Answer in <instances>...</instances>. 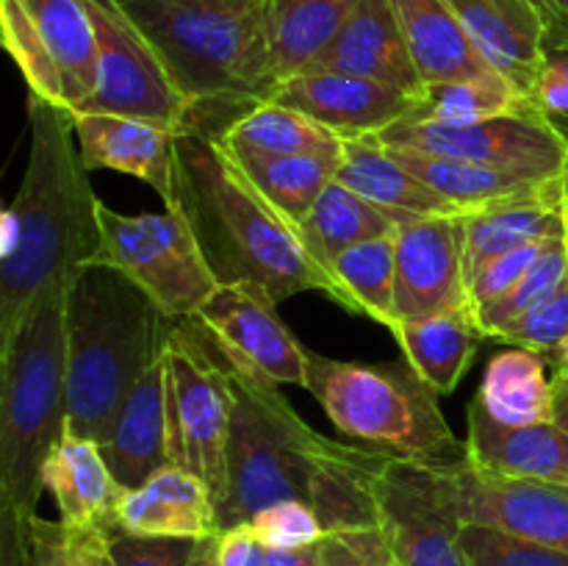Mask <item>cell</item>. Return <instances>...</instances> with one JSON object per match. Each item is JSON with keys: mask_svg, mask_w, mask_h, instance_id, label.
I'll return each mask as SVG.
<instances>
[{"mask_svg": "<svg viewBox=\"0 0 568 566\" xmlns=\"http://www.w3.org/2000/svg\"><path fill=\"white\" fill-rule=\"evenodd\" d=\"M98 211L72 114L28 94V164L0 220V350L44 294L98 259Z\"/></svg>", "mask_w": 568, "mask_h": 566, "instance_id": "cell-1", "label": "cell"}, {"mask_svg": "<svg viewBox=\"0 0 568 566\" xmlns=\"http://www.w3.org/2000/svg\"><path fill=\"white\" fill-rule=\"evenodd\" d=\"M170 209L189 222L220 286L255 289L275 305L322 292L349 311L347 294L311 259L297 228L255 192L214 139L192 131L178 137Z\"/></svg>", "mask_w": 568, "mask_h": 566, "instance_id": "cell-2", "label": "cell"}, {"mask_svg": "<svg viewBox=\"0 0 568 566\" xmlns=\"http://www.w3.org/2000/svg\"><path fill=\"white\" fill-rule=\"evenodd\" d=\"M186 103L183 131L220 139L277 89L264 0H114Z\"/></svg>", "mask_w": 568, "mask_h": 566, "instance_id": "cell-3", "label": "cell"}, {"mask_svg": "<svg viewBox=\"0 0 568 566\" xmlns=\"http://www.w3.org/2000/svg\"><path fill=\"white\" fill-rule=\"evenodd\" d=\"M181 320L125 272L89 261L64 281L67 433L103 444L139 377L164 355Z\"/></svg>", "mask_w": 568, "mask_h": 566, "instance_id": "cell-4", "label": "cell"}, {"mask_svg": "<svg viewBox=\"0 0 568 566\" xmlns=\"http://www.w3.org/2000/svg\"><path fill=\"white\" fill-rule=\"evenodd\" d=\"M67 433L64 283L0 350V566H31L42 472Z\"/></svg>", "mask_w": 568, "mask_h": 566, "instance_id": "cell-5", "label": "cell"}, {"mask_svg": "<svg viewBox=\"0 0 568 566\" xmlns=\"http://www.w3.org/2000/svg\"><path fill=\"white\" fill-rule=\"evenodd\" d=\"M308 388L344 436L364 447L430 466L466 458V444L438 408V394L410 364L338 361L308 350Z\"/></svg>", "mask_w": 568, "mask_h": 566, "instance_id": "cell-6", "label": "cell"}, {"mask_svg": "<svg viewBox=\"0 0 568 566\" xmlns=\"http://www.w3.org/2000/svg\"><path fill=\"white\" fill-rule=\"evenodd\" d=\"M233 414L227 436L225 494L216 505L220 530L244 525L281 499L308 503L311 475L327 438L305 425L277 388L233 366Z\"/></svg>", "mask_w": 568, "mask_h": 566, "instance_id": "cell-7", "label": "cell"}, {"mask_svg": "<svg viewBox=\"0 0 568 566\" xmlns=\"http://www.w3.org/2000/svg\"><path fill=\"white\" fill-rule=\"evenodd\" d=\"M194 320H181L164 350L170 464L194 472L220 505L227 477L233 388L225 358Z\"/></svg>", "mask_w": 568, "mask_h": 566, "instance_id": "cell-8", "label": "cell"}, {"mask_svg": "<svg viewBox=\"0 0 568 566\" xmlns=\"http://www.w3.org/2000/svg\"><path fill=\"white\" fill-rule=\"evenodd\" d=\"M100 253L94 261L125 272L166 316L192 320L220 289L181 211L120 214L100 203Z\"/></svg>", "mask_w": 568, "mask_h": 566, "instance_id": "cell-9", "label": "cell"}, {"mask_svg": "<svg viewBox=\"0 0 568 566\" xmlns=\"http://www.w3.org/2000/svg\"><path fill=\"white\" fill-rule=\"evenodd\" d=\"M375 139L386 148L449 155L541 181L564 178L568 166V142L532 109L460 125L403 120Z\"/></svg>", "mask_w": 568, "mask_h": 566, "instance_id": "cell-10", "label": "cell"}, {"mask_svg": "<svg viewBox=\"0 0 568 566\" xmlns=\"http://www.w3.org/2000/svg\"><path fill=\"white\" fill-rule=\"evenodd\" d=\"M444 503L464 525L494 527L568 553V488L499 475L469 458L433 466Z\"/></svg>", "mask_w": 568, "mask_h": 566, "instance_id": "cell-11", "label": "cell"}, {"mask_svg": "<svg viewBox=\"0 0 568 566\" xmlns=\"http://www.w3.org/2000/svg\"><path fill=\"white\" fill-rule=\"evenodd\" d=\"M192 320L242 375L266 386H308V350L255 289L220 286Z\"/></svg>", "mask_w": 568, "mask_h": 566, "instance_id": "cell-12", "label": "cell"}, {"mask_svg": "<svg viewBox=\"0 0 568 566\" xmlns=\"http://www.w3.org/2000/svg\"><path fill=\"white\" fill-rule=\"evenodd\" d=\"M98 37V87L75 111L128 114L181 128L186 103L166 78L150 44L114 0H83Z\"/></svg>", "mask_w": 568, "mask_h": 566, "instance_id": "cell-13", "label": "cell"}, {"mask_svg": "<svg viewBox=\"0 0 568 566\" xmlns=\"http://www.w3.org/2000/svg\"><path fill=\"white\" fill-rule=\"evenodd\" d=\"M375 499L394 566H466L460 522L444 503L430 464L388 455L377 472Z\"/></svg>", "mask_w": 568, "mask_h": 566, "instance_id": "cell-14", "label": "cell"}, {"mask_svg": "<svg viewBox=\"0 0 568 566\" xmlns=\"http://www.w3.org/2000/svg\"><path fill=\"white\" fill-rule=\"evenodd\" d=\"M397 320H427L471 305L464 214L427 216L397 228Z\"/></svg>", "mask_w": 568, "mask_h": 566, "instance_id": "cell-15", "label": "cell"}, {"mask_svg": "<svg viewBox=\"0 0 568 566\" xmlns=\"http://www.w3.org/2000/svg\"><path fill=\"white\" fill-rule=\"evenodd\" d=\"M270 100L303 111L342 139L381 137L416 109V94L344 72H300L277 83Z\"/></svg>", "mask_w": 568, "mask_h": 566, "instance_id": "cell-16", "label": "cell"}, {"mask_svg": "<svg viewBox=\"0 0 568 566\" xmlns=\"http://www.w3.org/2000/svg\"><path fill=\"white\" fill-rule=\"evenodd\" d=\"M75 125L78 153L83 166L114 170L153 186L172 205V175H175V142L181 128L170 122L144 120L128 114H94V111H70Z\"/></svg>", "mask_w": 568, "mask_h": 566, "instance_id": "cell-17", "label": "cell"}, {"mask_svg": "<svg viewBox=\"0 0 568 566\" xmlns=\"http://www.w3.org/2000/svg\"><path fill=\"white\" fill-rule=\"evenodd\" d=\"M305 72H344L388 83L408 94L425 89L392 0H361L338 37Z\"/></svg>", "mask_w": 568, "mask_h": 566, "instance_id": "cell-18", "label": "cell"}, {"mask_svg": "<svg viewBox=\"0 0 568 566\" xmlns=\"http://www.w3.org/2000/svg\"><path fill=\"white\" fill-rule=\"evenodd\" d=\"M486 64L530 100L547 50V22L530 0H447Z\"/></svg>", "mask_w": 568, "mask_h": 566, "instance_id": "cell-19", "label": "cell"}, {"mask_svg": "<svg viewBox=\"0 0 568 566\" xmlns=\"http://www.w3.org/2000/svg\"><path fill=\"white\" fill-rule=\"evenodd\" d=\"M114 533L148 538H211L220 533L216 499L194 472L164 466L136 488H122L116 499Z\"/></svg>", "mask_w": 568, "mask_h": 566, "instance_id": "cell-20", "label": "cell"}, {"mask_svg": "<svg viewBox=\"0 0 568 566\" xmlns=\"http://www.w3.org/2000/svg\"><path fill=\"white\" fill-rule=\"evenodd\" d=\"M100 449L122 488L142 486L148 477L170 466L164 355L131 388Z\"/></svg>", "mask_w": 568, "mask_h": 566, "instance_id": "cell-21", "label": "cell"}, {"mask_svg": "<svg viewBox=\"0 0 568 566\" xmlns=\"http://www.w3.org/2000/svg\"><path fill=\"white\" fill-rule=\"evenodd\" d=\"M386 148V144H383ZM388 153L414 172L419 181L436 189L442 198L458 205L464 214L483 209H497L510 203H564V178L541 181V178L514 175L494 166L471 164V161L449 159V155L416 153V150L388 148Z\"/></svg>", "mask_w": 568, "mask_h": 566, "instance_id": "cell-22", "label": "cell"}, {"mask_svg": "<svg viewBox=\"0 0 568 566\" xmlns=\"http://www.w3.org/2000/svg\"><path fill=\"white\" fill-rule=\"evenodd\" d=\"M336 181L377 205L397 228L427 220V216L464 214L458 205L449 203L436 189L405 170L375 137L344 139V155L342 164L336 166Z\"/></svg>", "mask_w": 568, "mask_h": 566, "instance_id": "cell-23", "label": "cell"}, {"mask_svg": "<svg viewBox=\"0 0 568 566\" xmlns=\"http://www.w3.org/2000/svg\"><path fill=\"white\" fill-rule=\"evenodd\" d=\"M466 458L483 469L568 488V436L555 422L510 427L471 400Z\"/></svg>", "mask_w": 568, "mask_h": 566, "instance_id": "cell-24", "label": "cell"}, {"mask_svg": "<svg viewBox=\"0 0 568 566\" xmlns=\"http://www.w3.org/2000/svg\"><path fill=\"white\" fill-rule=\"evenodd\" d=\"M42 483L64 525L116 530L114 514L122 486L111 475L98 442L64 433L44 464Z\"/></svg>", "mask_w": 568, "mask_h": 566, "instance_id": "cell-25", "label": "cell"}, {"mask_svg": "<svg viewBox=\"0 0 568 566\" xmlns=\"http://www.w3.org/2000/svg\"><path fill=\"white\" fill-rule=\"evenodd\" d=\"M419 78L427 83L499 78L477 53L447 0H392Z\"/></svg>", "mask_w": 568, "mask_h": 566, "instance_id": "cell-26", "label": "cell"}, {"mask_svg": "<svg viewBox=\"0 0 568 566\" xmlns=\"http://www.w3.org/2000/svg\"><path fill=\"white\" fill-rule=\"evenodd\" d=\"M392 333L416 375L444 397L458 388L460 377L466 375L477 347L486 338L471 305L427 316V320L399 322Z\"/></svg>", "mask_w": 568, "mask_h": 566, "instance_id": "cell-27", "label": "cell"}, {"mask_svg": "<svg viewBox=\"0 0 568 566\" xmlns=\"http://www.w3.org/2000/svg\"><path fill=\"white\" fill-rule=\"evenodd\" d=\"M361 0H264L266 42L277 83L300 75L338 37Z\"/></svg>", "mask_w": 568, "mask_h": 566, "instance_id": "cell-28", "label": "cell"}, {"mask_svg": "<svg viewBox=\"0 0 568 566\" xmlns=\"http://www.w3.org/2000/svg\"><path fill=\"white\" fill-rule=\"evenodd\" d=\"M475 403L510 427L552 422L555 386L547 375L544 353L510 347L494 355L483 372Z\"/></svg>", "mask_w": 568, "mask_h": 566, "instance_id": "cell-29", "label": "cell"}, {"mask_svg": "<svg viewBox=\"0 0 568 566\" xmlns=\"http://www.w3.org/2000/svg\"><path fill=\"white\" fill-rule=\"evenodd\" d=\"M216 142L222 148L258 150V153L314 155V159L331 161L333 166L342 164L344 155L342 137L311 120L303 111L275 103V100H261L253 109L244 111L222 131Z\"/></svg>", "mask_w": 568, "mask_h": 566, "instance_id": "cell-30", "label": "cell"}, {"mask_svg": "<svg viewBox=\"0 0 568 566\" xmlns=\"http://www.w3.org/2000/svg\"><path fill=\"white\" fill-rule=\"evenodd\" d=\"M466 228V281L516 247L532 242L568 239V220L564 203H510L497 209L464 214Z\"/></svg>", "mask_w": 568, "mask_h": 566, "instance_id": "cell-31", "label": "cell"}, {"mask_svg": "<svg viewBox=\"0 0 568 566\" xmlns=\"http://www.w3.org/2000/svg\"><path fill=\"white\" fill-rule=\"evenodd\" d=\"M64 78L67 111L92 98L98 87V37L83 0H22Z\"/></svg>", "mask_w": 568, "mask_h": 566, "instance_id": "cell-32", "label": "cell"}, {"mask_svg": "<svg viewBox=\"0 0 568 566\" xmlns=\"http://www.w3.org/2000/svg\"><path fill=\"white\" fill-rule=\"evenodd\" d=\"M397 231L392 220L383 214L377 205L355 194L353 189L344 186L342 181L333 178L314 203L311 214L305 216L303 225L297 228L300 239H303L305 250L311 259L333 277V261L344 253V250L355 247V244L366 242V239L392 236ZM336 281V277H333ZM344 292V289H342Z\"/></svg>", "mask_w": 568, "mask_h": 566, "instance_id": "cell-33", "label": "cell"}, {"mask_svg": "<svg viewBox=\"0 0 568 566\" xmlns=\"http://www.w3.org/2000/svg\"><path fill=\"white\" fill-rule=\"evenodd\" d=\"M222 150L231 155L239 172L253 183L255 192L294 228L303 225L320 194L336 178V166L331 161L314 159V155L258 153V150L239 148Z\"/></svg>", "mask_w": 568, "mask_h": 566, "instance_id": "cell-34", "label": "cell"}, {"mask_svg": "<svg viewBox=\"0 0 568 566\" xmlns=\"http://www.w3.org/2000/svg\"><path fill=\"white\" fill-rule=\"evenodd\" d=\"M394 233L392 236L366 239V242L344 250L333 261V277H336V283L347 294L349 311L381 322L388 331L399 325Z\"/></svg>", "mask_w": 568, "mask_h": 566, "instance_id": "cell-35", "label": "cell"}, {"mask_svg": "<svg viewBox=\"0 0 568 566\" xmlns=\"http://www.w3.org/2000/svg\"><path fill=\"white\" fill-rule=\"evenodd\" d=\"M530 109L521 94H516L503 78H477V81H449L427 83L416 94V109L408 122H460L488 120V117L514 114Z\"/></svg>", "mask_w": 568, "mask_h": 566, "instance_id": "cell-36", "label": "cell"}, {"mask_svg": "<svg viewBox=\"0 0 568 566\" xmlns=\"http://www.w3.org/2000/svg\"><path fill=\"white\" fill-rule=\"evenodd\" d=\"M0 33L6 53L14 59L17 70L26 78L28 94L67 109L64 78L22 0H0Z\"/></svg>", "mask_w": 568, "mask_h": 566, "instance_id": "cell-37", "label": "cell"}, {"mask_svg": "<svg viewBox=\"0 0 568 566\" xmlns=\"http://www.w3.org/2000/svg\"><path fill=\"white\" fill-rule=\"evenodd\" d=\"M568 277V239H555L547 253L536 261L530 272L516 283L503 297L491 300L486 305H477L475 320L480 325L483 336L494 338L508 322L521 316L525 311L536 309L541 300H547L555 289Z\"/></svg>", "mask_w": 568, "mask_h": 566, "instance_id": "cell-38", "label": "cell"}, {"mask_svg": "<svg viewBox=\"0 0 568 566\" xmlns=\"http://www.w3.org/2000/svg\"><path fill=\"white\" fill-rule=\"evenodd\" d=\"M31 566H116L111 533L33 516Z\"/></svg>", "mask_w": 568, "mask_h": 566, "instance_id": "cell-39", "label": "cell"}, {"mask_svg": "<svg viewBox=\"0 0 568 566\" xmlns=\"http://www.w3.org/2000/svg\"><path fill=\"white\" fill-rule=\"evenodd\" d=\"M460 549L466 566H568L566 549L480 525L460 527Z\"/></svg>", "mask_w": 568, "mask_h": 566, "instance_id": "cell-40", "label": "cell"}, {"mask_svg": "<svg viewBox=\"0 0 568 566\" xmlns=\"http://www.w3.org/2000/svg\"><path fill=\"white\" fill-rule=\"evenodd\" d=\"M568 336V277L536 309L525 311L494 336V342L510 347H527L536 353L555 355Z\"/></svg>", "mask_w": 568, "mask_h": 566, "instance_id": "cell-41", "label": "cell"}, {"mask_svg": "<svg viewBox=\"0 0 568 566\" xmlns=\"http://www.w3.org/2000/svg\"><path fill=\"white\" fill-rule=\"evenodd\" d=\"M250 527L266 549H297L320 544L325 538L320 514L305 499H281V503L266 505L250 519Z\"/></svg>", "mask_w": 568, "mask_h": 566, "instance_id": "cell-42", "label": "cell"}, {"mask_svg": "<svg viewBox=\"0 0 568 566\" xmlns=\"http://www.w3.org/2000/svg\"><path fill=\"white\" fill-rule=\"evenodd\" d=\"M527 103L568 142V39L547 44L544 67Z\"/></svg>", "mask_w": 568, "mask_h": 566, "instance_id": "cell-43", "label": "cell"}, {"mask_svg": "<svg viewBox=\"0 0 568 566\" xmlns=\"http://www.w3.org/2000/svg\"><path fill=\"white\" fill-rule=\"evenodd\" d=\"M555 242V239H552ZM552 242H532L525 244V247H516L510 253H503L499 259H494L491 264L483 266L469 283V300H471V309L477 305H486L491 300L503 297L508 289H514L527 272L536 266V261L547 253V247Z\"/></svg>", "mask_w": 568, "mask_h": 566, "instance_id": "cell-44", "label": "cell"}, {"mask_svg": "<svg viewBox=\"0 0 568 566\" xmlns=\"http://www.w3.org/2000/svg\"><path fill=\"white\" fill-rule=\"evenodd\" d=\"M322 566H394V558L381 527H355L325 533Z\"/></svg>", "mask_w": 568, "mask_h": 566, "instance_id": "cell-45", "label": "cell"}, {"mask_svg": "<svg viewBox=\"0 0 568 566\" xmlns=\"http://www.w3.org/2000/svg\"><path fill=\"white\" fill-rule=\"evenodd\" d=\"M197 542L192 538H148L111 533L116 566H189Z\"/></svg>", "mask_w": 568, "mask_h": 566, "instance_id": "cell-46", "label": "cell"}, {"mask_svg": "<svg viewBox=\"0 0 568 566\" xmlns=\"http://www.w3.org/2000/svg\"><path fill=\"white\" fill-rule=\"evenodd\" d=\"M270 549L264 547L250 522L227 527L214 536V566H266Z\"/></svg>", "mask_w": 568, "mask_h": 566, "instance_id": "cell-47", "label": "cell"}, {"mask_svg": "<svg viewBox=\"0 0 568 566\" xmlns=\"http://www.w3.org/2000/svg\"><path fill=\"white\" fill-rule=\"evenodd\" d=\"M266 566H322V542L297 549H270Z\"/></svg>", "mask_w": 568, "mask_h": 566, "instance_id": "cell-48", "label": "cell"}, {"mask_svg": "<svg viewBox=\"0 0 568 566\" xmlns=\"http://www.w3.org/2000/svg\"><path fill=\"white\" fill-rule=\"evenodd\" d=\"M530 3L541 11L544 22H547V44L568 39V17L566 11L560 9L558 0H530Z\"/></svg>", "mask_w": 568, "mask_h": 566, "instance_id": "cell-49", "label": "cell"}, {"mask_svg": "<svg viewBox=\"0 0 568 566\" xmlns=\"http://www.w3.org/2000/svg\"><path fill=\"white\" fill-rule=\"evenodd\" d=\"M555 386V403H552V422L568 436V377L564 372L555 370L552 377Z\"/></svg>", "mask_w": 568, "mask_h": 566, "instance_id": "cell-50", "label": "cell"}, {"mask_svg": "<svg viewBox=\"0 0 568 566\" xmlns=\"http://www.w3.org/2000/svg\"><path fill=\"white\" fill-rule=\"evenodd\" d=\"M189 566H214V536L200 538L197 547H194L192 564Z\"/></svg>", "mask_w": 568, "mask_h": 566, "instance_id": "cell-51", "label": "cell"}, {"mask_svg": "<svg viewBox=\"0 0 568 566\" xmlns=\"http://www.w3.org/2000/svg\"><path fill=\"white\" fill-rule=\"evenodd\" d=\"M552 358H555V370H560V372H568V336H566V342L560 344V347H558V353H555Z\"/></svg>", "mask_w": 568, "mask_h": 566, "instance_id": "cell-52", "label": "cell"}, {"mask_svg": "<svg viewBox=\"0 0 568 566\" xmlns=\"http://www.w3.org/2000/svg\"><path fill=\"white\" fill-rule=\"evenodd\" d=\"M564 200H566V220H568V166H566V175H564Z\"/></svg>", "mask_w": 568, "mask_h": 566, "instance_id": "cell-53", "label": "cell"}, {"mask_svg": "<svg viewBox=\"0 0 568 566\" xmlns=\"http://www.w3.org/2000/svg\"><path fill=\"white\" fill-rule=\"evenodd\" d=\"M558 3H560V9H564L566 17H568V0H558Z\"/></svg>", "mask_w": 568, "mask_h": 566, "instance_id": "cell-54", "label": "cell"}, {"mask_svg": "<svg viewBox=\"0 0 568 566\" xmlns=\"http://www.w3.org/2000/svg\"><path fill=\"white\" fill-rule=\"evenodd\" d=\"M558 372H560V370H558ZM564 375H566V377H568V372H564Z\"/></svg>", "mask_w": 568, "mask_h": 566, "instance_id": "cell-55", "label": "cell"}]
</instances>
